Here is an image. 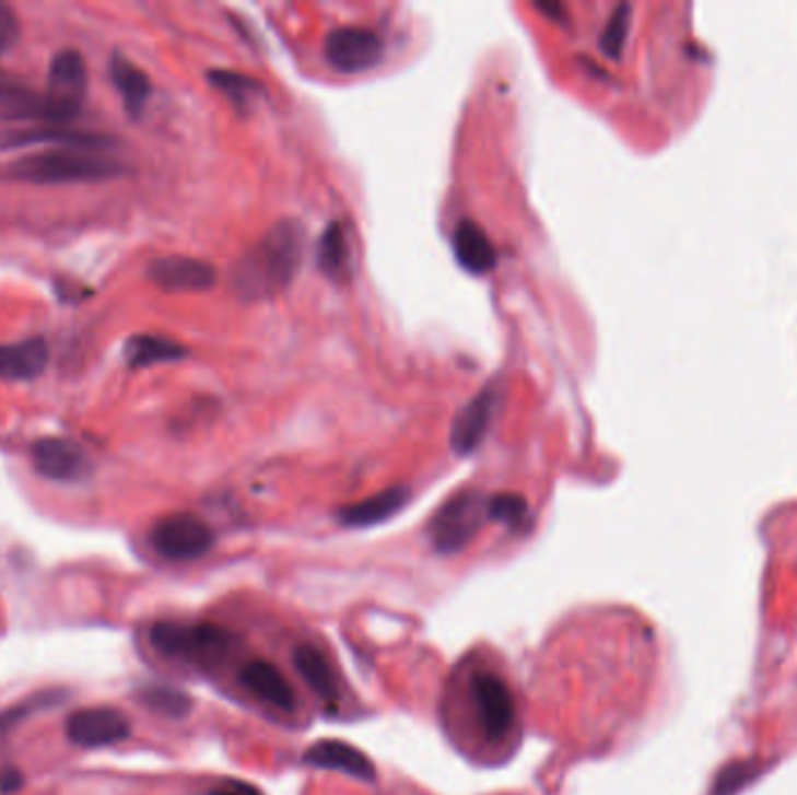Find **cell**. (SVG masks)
<instances>
[{
  "label": "cell",
  "instance_id": "7",
  "mask_svg": "<svg viewBox=\"0 0 797 795\" xmlns=\"http://www.w3.org/2000/svg\"><path fill=\"white\" fill-rule=\"evenodd\" d=\"M325 57L339 73H364L383 59V40L368 28L341 26L327 35Z\"/></svg>",
  "mask_w": 797,
  "mask_h": 795
},
{
  "label": "cell",
  "instance_id": "21",
  "mask_svg": "<svg viewBox=\"0 0 797 795\" xmlns=\"http://www.w3.org/2000/svg\"><path fill=\"white\" fill-rule=\"evenodd\" d=\"M294 665L298 675L313 688V691L327 702H336L339 698V681H336V673L331 663L325 658L320 648L310 644H301L294 648Z\"/></svg>",
  "mask_w": 797,
  "mask_h": 795
},
{
  "label": "cell",
  "instance_id": "20",
  "mask_svg": "<svg viewBox=\"0 0 797 795\" xmlns=\"http://www.w3.org/2000/svg\"><path fill=\"white\" fill-rule=\"evenodd\" d=\"M110 75H113L117 92L121 94L124 108L129 110V115L138 117L140 113H143L145 103L150 101V94H152V82H150L148 73L143 68H138L133 61H129L127 57L115 55L110 61Z\"/></svg>",
  "mask_w": 797,
  "mask_h": 795
},
{
  "label": "cell",
  "instance_id": "29",
  "mask_svg": "<svg viewBox=\"0 0 797 795\" xmlns=\"http://www.w3.org/2000/svg\"><path fill=\"white\" fill-rule=\"evenodd\" d=\"M208 78H210L212 84L220 86V90L228 98H234L236 103H241V98L250 96L253 90L257 86L253 78H245L241 73H232V70H210Z\"/></svg>",
  "mask_w": 797,
  "mask_h": 795
},
{
  "label": "cell",
  "instance_id": "27",
  "mask_svg": "<svg viewBox=\"0 0 797 795\" xmlns=\"http://www.w3.org/2000/svg\"><path fill=\"white\" fill-rule=\"evenodd\" d=\"M527 502L516 492H500L488 498V518L500 521L504 525L518 527L527 521Z\"/></svg>",
  "mask_w": 797,
  "mask_h": 795
},
{
  "label": "cell",
  "instance_id": "6",
  "mask_svg": "<svg viewBox=\"0 0 797 795\" xmlns=\"http://www.w3.org/2000/svg\"><path fill=\"white\" fill-rule=\"evenodd\" d=\"M31 459L35 471L59 483L86 481L94 471V463L86 451L63 436H43L35 441L31 446Z\"/></svg>",
  "mask_w": 797,
  "mask_h": 795
},
{
  "label": "cell",
  "instance_id": "5",
  "mask_svg": "<svg viewBox=\"0 0 797 795\" xmlns=\"http://www.w3.org/2000/svg\"><path fill=\"white\" fill-rule=\"evenodd\" d=\"M150 543L162 558L187 562L206 556L215 543V535L199 516L171 514L152 525Z\"/></svg>",
  "mask_w": 797,
  "mask_h": 795
},
{
  "label": "cell",
  "instance_id": "28",
  "mask_svg": "<svg viewBox=\"0 0 797 795\" xmlns=\"http://www.w3.org/2000/svg\"><path fill=\"white\" fill-rule=\"evenodd\" d=\"M57 698H59V693H57V691H47V693H40V695H33V698H28V700H26V702H22V704H14V706H10V710H5V712H0V747L5 745L8 735H10L16 726H20V723H22L28 714L43 710V706H49V704L59 702Z\"/></svg>",
  "mask_w": 797,
  "mask_h": 795
},
{
  "label": "cell",
  "instance_id": "11",
  "mask_svg": "<svg viewBox=\"0 0 797 795\" xmlns=\"http://www.w3.org/2000/svg\"><path fill=\"white\" fill-rule=\"evenodd\" d=\"M115 140L80 129H63V127H31V129H0V150H22L33 145H55V148H73V150H89V152H103L110 150Z\"/></svg>",
  "mask_w": 797,
  "mask_h": 795
},
{
  "label": "cell",
  "instance_id": "18",
  "mask_svg": "<svg viewBox=\"0 0 797 795\" xmlns=\"http://www.w3.org/2000/svg\"><path fill=\"white\" fill-rule=\"evenodd\" d=\"M453 250L459 261V267L473 276H485L497 264V253L481 226L476 222L465 220L455 229L453 236Z\"/></svg>",
  "mask_w": 797,
  "mask_h": 795
},
{
  "label": "cell",
  "instance_id": "25",
  "mask_svg": "<svg viewBox=\"0 0 797 795\" xmlns=\"http://www.w3.org/2000/svg\"><path fill=\"white\" fill-rule=\"evenodd\" d=\"M630 20H632V8L630 5H618L611 14L609 24L601 31L599 38V47L609 59H620L628 43V33H630Z\"/></svg>",
  "mask_w": 797,
  "mask_h": 795
},
{
  "label": "cell",
  "instance_id": "26",
  "mask_svg": "<svg viewBox=\"0 0 797 795\" xmlns=\"http://www.w3.org/2000/svg\"><path fill=\"white\" fill-rule=\"evenodd\" d=\"M758 774H760L758 761H732L730 765H725L716 774L712 793L714 795H735L739 788L751 784Z\"/></svg>",
  "mask_w": 797,
  "mask_h": 795
},
{
  "label": "cell",
  "instance_id": "13",
  "mask_svg": "<svg viewBox=\"0 0 797 795\" xmlns=\"http://www.w3.org/2000/svg\"><path fill=\"white\" fill-rule=\"evenodd\" d=\"M148 278L166 292H201L215 285V269L201 259L162 257L150 264Z\"/></svg>",
  "mask_w": 797,
  "mask_h": 795
},
{
  "label": "cell",
  "instance_id": "30",
  "mask_svg": "<svg viewBox=\"0 0 797 795\" xmlns=\"http://www.w3.org/2000/svg\"><path fill=\"white\" fill-rule=\"evenodd\" d=\"M20 40V20L12 12V8L0 3V57Z\"/></svg>",
  "mask_w": 797,
  "mask_h": 795
},
{
  "label": "cell",
  "instance_id": "12",
  "mask_svg": "<svg viewBox=\"0 0 797 795\" xmlns=\"http://www.w3.org/2000/svg\"><path fill=\"white\" fill-rule=\"evenodd\" d=\"M500 406V390L494 385H488L485 390L473 397L459 416L453 420L450 430V446L459 455H471L473 451L481 448L485 441L494 413H497Z\"/></svg>",
  "mask_w": 797,
  "mask_h": 795
},
{
  "label": "cell",
  "instance_id": "4",
  "mask_svg": "<svg viewBox=\"0 0 797 795\" xmlns=\"http://www.w3.org/2000/svg\"><path fill=\"white\" fill-rule=\"evenodd\" d=\"M488 518V498L481 492H457L430 523V539L438 553L462 551Z\"/></svg>",
  "mask_w": 797,
  "mask_h": 795
},
{
  "label": "cell",
  "instance_id": "19",
  "mask_svg": "<svg viewBox=\"0 0 797 795\" xmlns=\"http://www.w3.org/2000/svg\"><path fill=\"white\" fill-rule=\"evenodd\" d=\"M409 500H411L409 488H403V486L387 488V490L374 494V498L343 506L339 511V521L348 527L376 525V523L392 518L397 511H401L406 504H409Z\"/></svg>",
  "mask_w": 797,
  "mask_h": 795
},
{
  "label": "cell",
  "instance_id": "24",
  "mask_svg": "<svg viewBox=\"0 0 797 795\" xmlns=\"http://www.w3.org/2000/svg\"><path fill=\"white\" fill-rule=\"evenodd\" d=\"M140 702L150 706L152 712L171 716V718H183L191 712V700L185 693L175 691V688H166V686L145 688L143 695H140Z\"/></svg>",
  "mask_w": 797,
  "mask_h": 795
},
{
  "label": "cell",
  "instance_id": "3",
  "mask_svg": "<svg viewBox=\"0 0 797 795\" xmlns=\"http://www.w3.org/2000/svg\"><path fill=\"white\" fill-rule=\"evenodd\" d=\"M150 642L159 653H164L168 658L197 665H215L232 653L234 634L208 623H156L150 630Z\"/></svg>",
  "mask_w": 797,
  "mask_h": 795
},
{
  "label": "cell",
  "instance_id": "17",
  "mask_svg": "<svg viewBox=\"0 0 797 795\" xmlns=\"http://www.w3.org/2000/svg\"><path fill=\"white\" fill-rule=\"evenodd\" d=\"M49 346L45 339H26L0 346V378L33 381L47 369Z\"/></svg>",
  "mask_w": 797,
  "mask_h": 795
},
{
  "label": "cell",
  "instance_id": "8",
  "mask_svg": "<svg viewBox=\"0 0 797 795\" xmlns=\"http://www.w3.org/2000/svg\"><path fill=\"white\" fill-rule=\"evenodd\" d=\"M86 63L78 49H61L51 57L47 78V101L55 105L63 121L73 119L80 113V105L86 96Z\"/></svg>",
  "mask_w": 797,
  "mask_h": 795
},
{
  "label": "cell",
  "instance_id": "10",
  "mask_svg": "<svg viewBox=\"0 0 797 795\" xmlns=\"http://www.w3.org/2000/svg\"><path fill=\"white\" fill-rule=\"evenodd\" d=\"M471 695L476 704L478 723L490 739H504L516 721V706L508 686L490 673H478L471 679Z\"/></svg>",
  "mask_w": 797,
  "mask_h": 795
},
{
  "label": "cell",
  "instance_id": "31",
  "mask_svg": "<svg viewBox=\"0 0 797 795\" xmlns=\"http://www.w3.org/2000/svg\"><path fill=\"white\" fill-rule=\"evenodd\" d=\"M208 795H261L255 786L243 784V782H226L218 788H212Z\"/></svg>",
  "mask_w": 797,
  "mask_h": 795
},
{
  "label": "cell",
  "instance_id": "9",
  "mask_svg": "<svg viewBox=\"0 0 797 795\" xmlns=\"http://www.w3.org/2000/svg\"><path fill=\"white\" fill-rule=\"evenodd\" d=\"M129 735L131 723L115 706H82L66 721V737L84 749L110 747Z\"/></svg>",
  "mask_w": 797,
  "mask_h": 795
},
{
  "label": "cell",
  "instance_id": "1",
  "mask_svg": "<svg viewBox=\"0 0 797 795\" xmlns=\"http://www.w3.org/2000/svg\"><path fill=\"white\" fill-rule=\"evenodd\" d=\"M304 259V229L280 222L247 247L234 269V290L245 302H263L290 288Z\"/></svg>",
  "mask_w": 797,
  "mask_h": 795
},
{
  "label": "cell",
  "instance_id": "32",
  "mask_svg": "<svg viewBox=\"0 0 797 795\" xmlns=\"http://www.w3.org/2000/svg\"><path fill=\"white\" fill-rule=\"evenodd\" d=\"M22 786V774L16 770H3L0 772V791L12 793Z\"/></svg>",
  "mask_w": 797,
  "mask_h": 795
},
{
  "label": "cell",
  "instance_id": "23",
  "mask_svg": "<svg viewBox=\"0 0 797 795\" xmlns=\"http://www.w3.org/2000/svg\"><path fill=\"white\" fill-rule=\"evenodd\" d=\"M187 350L180 343L166 337H154V334H138V337H133L127 343V348H124V358H127V364L131 369L166 364L183 360Z\"/></svg>",
  "mask_w": 797,
  "mask_h": 795
},
{
  "label": "cell",
  "instance_id": "15",
  "mask_svg": "<svg viewBox=\"0 0 797 795\" xmlns=\"http://www.w3.org/2000/svg\"><path fill=\"white\" fill-rule=\"evenodd\" d=\"M304 763L315 765V768H327V770H341V772L354 776V780H364V782L376 780L374 763H371L362 751L345 745V741H336V739L317 741V745H313L304 753Z\"/></svg>",
  "mask_w": 797,
  "mask_h": 795
},
{
  "label": "cell",
  "instance_id": "22",
  "mask_svg": "<svg viewBox=\"0 0 797 795\" xmlns=\"http://www.w3.org/2000/svg\"><path fill=\"white\" fill-rule=\"evenodd\" d=\"M317 267L331 278L333 282H345L352 269V255H350V241L345 229L333 222L320 238L317 245Z\"/></svg>",
  "mask_w": 797,
  "mask_h": 795
},
{
  "label": "cell",
  "instance_id": "2",
  "mask_svg": "<svg viewBox=\"0 0 797 795\" xmlns=\"http://www.w3.org/2000/svg\"><path fill=\"white\" fill-rule=\"evenodd\" d=\"M124 168L113 156L101 152L73 150V148H51L33 152L10 166V175L16 180L35 185H59V183H86L115 178Z\"/></svg>",
  "mask_w": 797,
  "mask_h": 795
},
{
  "label": "cell",
  "instance_id": "14",
  "mask_svg": "<svg viewBox=\"0 0 797 795\" xmlns=\"http://www.w3.org/2000/svg\"><path fill=\"white\" fill-rule=\"evenodd\" d=\"M241 683L250 691L255 698L269 702L282 712H292L296 706V693L280 669L266 660L245 663L238 673Z\"/></svg>",
  "mask_w": 797,
  "mask_h": 795
},
{
  "label": "cell",
  "instance_id": "16",
  "mask_svg": "<svg viewBox=\"0 0 797 795\" xmlns=\"http://www.w3.org/2000/svg\"><path fill=\"white\" fill-rule=\"evenodd\" d=\"M0 121H43V124H63L47 96H38L24 86L0 82Z\"/></svg>",
  "mask_w": 797,
  "mask_h": 795
}]
</instances>
